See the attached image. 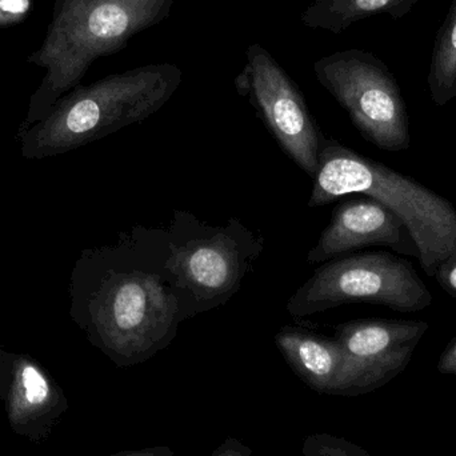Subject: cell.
Segmentation results:
<instances>
[{
  "label": "cell",
  "mask_w": 456,
  "mask_h": 456,
  "mask_svg": "<svg viewBox=\"0 0 456 456\" xmlns=\"http://www.w3.org/2000/svg\"><path fill=\"white\" fill-rule=\"evenodd\" d=\"M175 0H56L42 45L27 63L45 69L20 128L39 123L80 85L96 59L127 47L135 35L165 21Z\"/></svg>",
  "instance_id": "obj_1"
},
{
  "label": "cell",
  "mask_w": 456,
  "mask_h": 456,
  "mask_svg": "<svg viewBox=\"0 0 456 456\" xmlns=\"http://www.w3.org/2000/svg\"><path fill=\"white\" fill-rule=\"evenodd\" d=\"M182 79L176 64L150 63L77 86L45 119L19 128L21 157H58L142 122L170 101Z\"/></svg>",
  "instance_id": "obj_2"
},
{
  "label": "cell",
  "mask_w": 456,
  "mask_h": 456,
  "mask_svg": "<svg viewBox=\"0 0 456 456\" xmlns=\"http://www.w3.org/2000/svg\"><path fill=\"white\" fill-rule=\"evenodd\" d=\"M347 195L382 203L406 224L419 249L426 275L456 249V208L450 200L404 174L322 136L319 168L310 208L330 205Z\"/></svg>",
  "instance_id": "obj_3"
},
{
  "label": "cell",
  "mask_w": 456,
  "mask_h": 456,
  "mask_svg": "<svg viewBox=\"0 0 456 456\" xmlns=\"http://www.w3.org/2000/svg\"><path fill=\"white\" fill-rule=\"evenodd\" d=\"M176 300L157 276L109 273L94 286L71 281V316L88 339L119 367L151 358L167 346Z\"/></svg>",
  "instance_id": "obj_4"
},
{
  "label": "cell",
  "mask_w": 456,
  "mask_h": 456,
  "mask_svg": "<svg viewBox=\"0 0 456 456\" xmlns=\"http://www.w3.org/2000/svg\"><path fill=\"white\" fill-rule=\"evenodd\" d=\"M348 303L418 313L433 305V295L409 260L388 252H366L318 268L287 308L291 315L307 316Z\"/></svg>",
  "instance_id": "obj_5"
},
{
  "label": "cell",
  "mask_w": 456,
  "mask_h": 456,
  "mask_svg": "<svg viewBox=\"0 0 456 456\" xmlns=\"http://www.w3.org/2000/svg\"><path fill=\"white\" fill-rule=\"evenodd\" d=\"M314 74L367 142L383 151L410 149L406 101L382 59L358 48L338 51L318 59Z\"/></svg>",
  "instance_id": "obj_6"
},
{
  "label": "cell",
  "mask_w": 456,
  "mask_h": 456,
  "mask_svg": "<svg viewBox=\"0 0 456 456\" xmlns=\"http://www.w3.org/2000/svg\"><path fill=\"white\" fill-rule=\"evenodd\" d=\"M235 88L248 99L284 152L315 178L323 135L295 80L263 45L254 43L247 48Z\"/></svg>",
  "instance_id": "obj_7"
},
{
  "label": "cell",
  "mask_w": 456,
  "mask_h": 456,
  "mask_svg": "<svg viewBox=\"0 0 456 456\" xmlns=\"http://www.w3.org/2000/svg\"><path fill=\"white\" fill-rule=\"evenodd\" d=\"M430 326L402 319H361L340 324L335 339L345 353L340 396H358L387 385L409 366Z\"/></svg>",
  "instance_id": "obj_8"
},
{
  "label": "cell",
  "mask_w": 456,
  "mask_h": 456,
  "mask_svg": "<svg viewBox=\"0 0 456 456\" xmlns=\"http://www.w3.org/2000/svg\"><path fill=\"white\" fill-rule=\"evenodd\" d=\"M0 401L11 428L34 442L48 438L69 409L61 388L31 356L0 346Z\"/></svg>",
  "instance_id": "obj_9"
},
{
  "label": "cell",
  "mask_w": 456,
  "mask_h": 456,
  "mask_svg": "<svg viewBox=\"0 0 456 456\" xmlns=\"http://www.w3.org/2000/svg\"><path fill=\"white\" fill-rule=\"evenodd\" d=\"M166 267L206 310L224 302L238 289L246 273L247 254L236 230L226 227L210 238L173 247Z\"/></svg>",
  "instance_id": "obj_10"
},
{
  "label": "cell",
  "mask_w": 456,
  "mask_h": 456,
  "mask_svg": "<svg viewBox=\"0 0 456 456\" xmlns=\"http://www.w3.org/2000/svg\"><path fill=\"white\" fill-rule=\"evenodd\" d=\"M367 246L390 247L419 259L417 243L401 218L382 203L363 198L338 206L318 243L308 252L307 260L326 262Z\"/></svg>",
  "instance_id": "obj_11"
},
{
  "label": "cell",
  "mask_w": 456,
  "mask_h": 456,
  "mask_svg": "<svg viewBox=\"0 0 456 456\" xmlns=\"http://www.w3.org/2000/svg\"><path fill=\"white\" fill-rule=\"evenodd\" d=\"M275 343L289 366L311 390L322 395H338L346 358L335 338L284 329L276 334Z\"/></svg>",
  "instance_id": "obj_12"
},
{
  "label": "cell",
  "mask_w": 456,
  "mask_h": 456,
  "mask_svg": "<svg viewBox=\"0 0 456 456\" xmlns=\"http://www.w3.org/2000/svg\"><path fill=\"white\" fill-rule=\"evenodd\" d=\"M419 0H313L300 16L302 24L310 29H324L342 34L356 21L375 15L401 19Z\"/></svg>",
  "instance_id": "obj_13"
},
{
  "label": "cell",
  "mask_w": 456,
  "mask_h": 456,
  "mask_svg": "<svg viewBox=\"0 0 456 456\" xmlns=\"http://www.w3.org/2000/svg\"><path fill=\"white\" fill-rule=\"evenodd\" d=\"M428 85L431 99L438 107L456 98V0L436 35Z\"/></svg>",
  "instance_id": "obj_14"
},
{
  "label": "cell",
  "mask_w": 456,
  "mask_h": 456,
  "mask_svg": "<svg viewBox=\"0 0 456 456\" xmlns=\"http://www.w3.org/2000/svg\"><path fill=\"white\" fill-rule=\"evenodd\" d=\"M303 456H371L358 444L331 436V434H311L303 442Z\"/></svg>",
  "instance_id": "obj_15"
},
{
  "label": "cell",
  "mask_w": 456,
  "mask_h": 456,
  "mask_svg": "<svg viewBox=\"0 0 456 456\" xmlns=\"http://www.w3.org/2000/svg\"><path fill=\"white\" fill-rule=\"evenodd\" d=\"M34 4L35 0H0V28L23 23Z\"/></svg>",
  "instance_id": "obj_16"
},
{
  "label": "cell",
  "mask_w": 456,
  "mask_h": 456,
  "mask_svg": "<svg viewBox=\"0 0 456 456\" xmlns=\"http://www.w3.org/2000/svg\"><path fill=\"white\" fill-rule=\"evenodd\" d=\"M434 278L447 295L456 299V249L439 263Z\"/></svg>",
  "instance_id": "obj_17"
},
{
  "label": "cell",
  "mask_w": 456,
  "mask_h": 456,
  "mask_svg": "<svg viewBox=\"0 0 456 456\" xmlns=\"http://www.w3.org/2000/svg\"><path fill=\"white\" fill-rule=\"evenodd\" d=\"M211 456H252V450L239 439L228 436L224 444L214 450Z\"/></svg>",
  "instance_id": "obj_18"
},
{
  "label": "cell",
  "mask_w": 456,
  "mask_h": 456,
  "mask_svg": "<svg viewBox=\"0 0 456 456\" xmlns=\"http://www.w3.org/2000/svg\"><path fill=\"white\" fill-rule=\"evenodd\" d=\"M436 369L441 374L456 375V337L444 348Z\"/></svg>",
  "instance_id": "obj_19"
},
{
  "label": "cell",
  "mask_w": 456,
  "mask_h": 456,
  "mask_svg": "<svg viewBox=\"0 0 456 456\" xmlns=\"http://www.w3.org/2000/svg\"><path fill=\"white\" fill-rule=\"evenodd\" d=\"M110 456H175L168 446L146 447V449L127 450Z\"/></svg>",
  "instance_id": "obj_20"
}]
</instances>
